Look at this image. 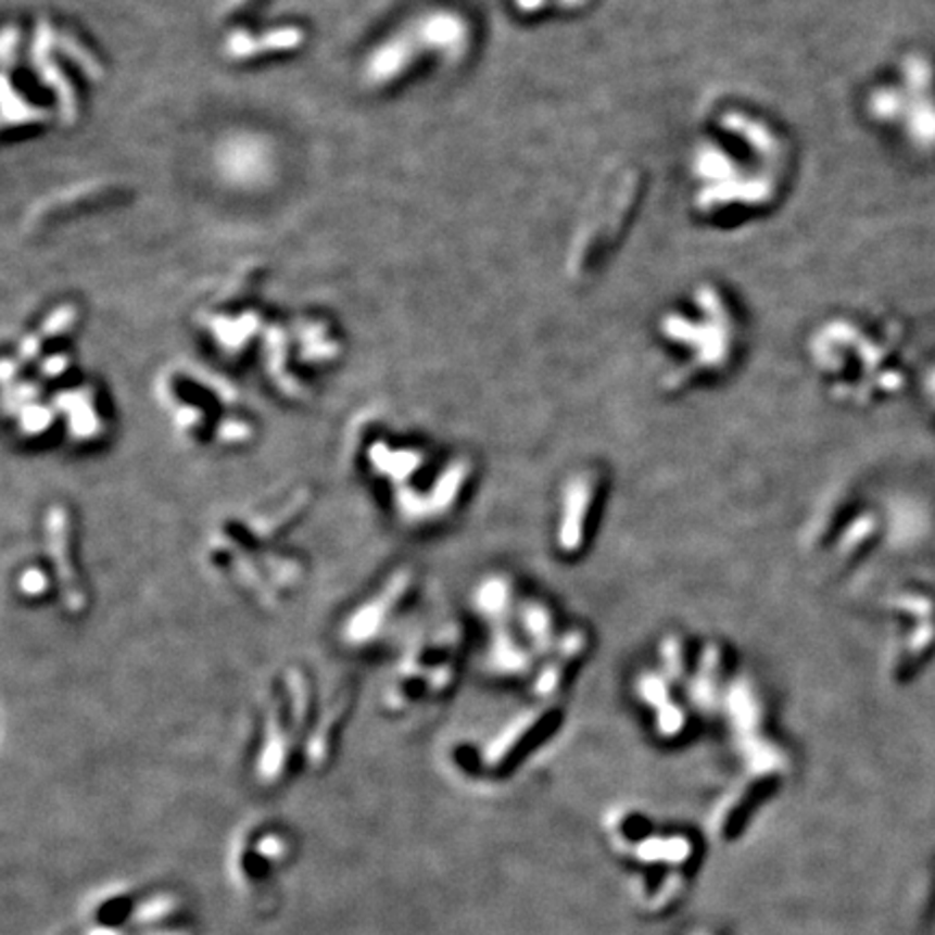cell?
<instances>
[{
    "label": "cell",
    "mask_w": 935,
    "mask_h": 935,
    "mask_svg": "<svg viewBox=\"0 0 935 935\" xmlns=\"http://www.w3.org/2000/svg\"><path fill=\"white\" fill-rule=\"evenodd\" d=\"M686 854H688V847L682 841H669V843H656V841H652V843H647L645 847L639 849V856L645 858V860L667 858V860H675L678 862V860L686 858Z\"/></svg>",
    "instance_id": "1"
}]
</instances>
